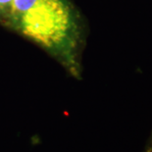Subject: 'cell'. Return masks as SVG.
I'll list each match as a JSON object with an SVG mask.
<instances>
[{
  "mask_svg": "<svg viewBox=\"0 0 152 152\" xmlns=\"http://www.w3.org/2000/svg\"><path fill=\"white\" fill-rule=\"evenodd\" d=\"M37 45L82 80L88 25L73 0H13L4 27Z\"/></svg>",
  "mask_w": 152,
  "mask_h": 152,
  "instance_id": "obj_1",
  "label": "cell"
},
{
  "mask_svg": "<svg viewBox=\"0 0 152 152\" xmlns=\"http://www.w3.org/2000/svg\"><path fill=\"white\" fill-rule=\"evenodd\" d=\"M12 3L13 0H0V27H4L11 10Z\"/></svg>",
  "mask_w": 152,
  "mask_h": 152,
  "instance_id": "obj_2",
  "label": "cell"
},
{
  "mask_svg": "<svg viewBox=\"0 0 152 152\" xmlns=\"http://www.w3.org/2000/svg\"><path fill=\"white\" fill-rule=\"evenodd\" d=\"M144 152H152V131L144 146Z\"/></svg>",
  "mask_w": 152,
  "mask_h": 152,
  "instance_id": "obj_3",
  "label": "cell"
}]
</instances>
